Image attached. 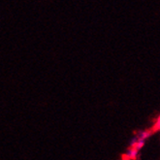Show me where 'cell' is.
<instances>
[{"label":"cell","mask_w":160,"mask_h":160,"mask_svg":"<svg viewBox=\"0 0 160 160\" xmlns=\"http://www.w3.org/2000/svg\"><path fill=\"white\" fill-rule=\"evenodd\" d=\"M137 154H138V149H136L135 148H131L126 152V156L129 158H135L137 156Z\"/></svg>","instance_id":"6da1fadb"},{"label":"cell","mask_w":160,"mask_h":160,"mask_svg":"<svg viewBox=\"0 0 160 160\" xmlns=\"http://www.w3.org/2000/svg\"><path fill=\"white\" fill-rule=\"evenodd\" d=\"M155 128H156V129H160V116H159L158 118L156 119V122H155Z\"/></svg>","instance_id":"7a4b0ae2"}]
</instances>
